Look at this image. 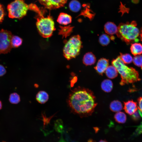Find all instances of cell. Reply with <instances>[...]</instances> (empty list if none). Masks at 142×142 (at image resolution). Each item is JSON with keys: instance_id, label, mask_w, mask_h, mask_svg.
Masks as SVG:
<instances>
[{"instance_id": "1", "label": "cell", "mask_w": 142, "mask_h": 142, "mask_svg": "<svg viewBox=\"0 0 142 142\" xmlns=\"http://www.w3.org/2000/svg\"><path fill=\"white\" fill-rule=\"evenodd\" d=\"M67 101L72 111L82 117L91 115L97 104L93 92L80 87L70 93Z\"/></svg>"}, {"instance_id": "2", "label": "cell", "mask_w": 142, "mask_h": 142, "mask_svg": "<svg viewBox=\"0 0 142 142\" xmlns=\"http://www.w3.org/2000/svg\"><path fill=\"white\" fill-rule=\"evenodd\" d=\"M111 63L120 75L121 80L120 84L121 85L133 83L140 80L138 72L133 68L126 66L119 56L113 59Z\"/></svg>"}, {"instance_id": "3", "label": "cell", "mask_w": 142, "mask_h": 142, "mask_svg": "<svg viewBox=\"0 0 142 142\" xmlns=\"http://www.w3.org/2000/svg\"><path fill=\"white\" fill-rule=\"evenodd\" d=\"M116 34L118 37L129 44L139 41L138 38L139 35L140 31L137 27L136 22L133 21L131 23L120 24Z\"/></svg>"}, {"instance_id": "4", "label": "cell", "mask_w": 142, "mask_h": 142, "mask_svg": "<svg viewBox=\"0 0 142 142\" xmlns=\"http://www.w3.org/2000/svg\"><path fill=\"white\" fill-rule=\"evenodd\" d=\"M82 46L80 36L78 35L72 36L64 47V56L68 60L75 58L79 54Z\"/></svg>"}, {"instance_id": "5", "label": "cell", "mask_w": 142, "mask_h": 142, "mask_svg": "<svg viewBox=\"0 0 142 142\" xmlns=\"http://www.w3.org/2000/svg\"><path fill=\"white\" fill-rule=\"evenodd\" d=\"M36 25L39 33L44 38L51 37L55 29L54 21L50 16L44 17L40 15L37 18Z\"/></svg>"}, {"instance_id": "6", "label": "cell", "mask_w": 142, "mask_h": 142, "mask_svg": "<svg viewBox=\"0 0 142 142\" xmlns=\"http://www.w3.org/2000/svg\"><path fill=\"white\" fill-rule=\"evenodd\" d=\"M7 9L9 17L20 19L30 9V4H27L24 0H15L8 5Z\"/></svg>"}, {"instance_id": "7", "label": "cell", "mask_w": 142, "mask_h": 142, "mask_svg": "<svg viewBox=\"0 0 142 142\" xmlns=\"http://www.w3.org/2000/svg\"><path fill=\"white\" fill-rule=\"evenodd\" d=\"M11 32L2 29L0 31V54L9 52L12 47L11 39L12 36Z\"/></svg>"}, {"instance_id": "8", "label": "cell", "mask_w": 142, "mask_h": 142, "mask_svg": "<svg viewBox=\"0 0 142 142\" xmlns=\"http://www.w3.org/2000/svg\"><path fill=\"white\" fill-rule=\"evenodd\" d=\"M45 8L51 10L63 7L67 0H38Z\"/></svg>"}, {"instance_id": "9", "label": "cell", "mask_w": 142, "mask_h": 142, "mask_svg": "<svg viewBox=\"0 0 142 142\" xmlns=\"http://www.w3.org/2000/svg\"><path fill=\"white\" fill-rule=\"evenodd\" d=\"M108 65V60L104 58H101L98 60L94 68L99 74L102 75L105 72Z\"/></svg>"}, {"instance_id": "10", "label": "cell", "mask_w": 142, "mask_h": 142, "mask_svg": "<svg viewBox=\"0 0 142 142\" xmlns=\"http://www.w3.org/2000/svg\"><path fill=\"white\" fill-rule=\"evenodd\" d=\"M124 109L125 112L129 115H132L137 110V103L132 100L124 102Z\"/></svg>"}, {"instance_id": "11", "label": "cell", "mask_w": 142, "mask_h": 142, "mask_svg": "<svg viewBox=\"0 0 142 142\" xmlns=\"http://www.w3.org/2000/svg\"><path fill=\"white\" fill-rule=\"evenodd\" d=\"M104 30L106 33L110 35H113L117 33L118 27L114 23L108 22L104 25Z\"/></svg>"}, {"instance_id": "12", "label": "cell", "mask_w": 142, "mask_h": 142, "mask_svg": "<svg viewBox=\"0 0 142 142\" xmlns=\"http://www.w3.org/2000/svg\"><path fill=\"white\" fill-rule=\"evenodd\" d=\"M57 21L61 24L67 25L71 23L72 17L70 16L67 14L61 13L59 14Z\"/></svg>"}, {"instance_id": "13", "label": "cell", "mask_w": 142, "mask_h": 142, "mask_svg": "<svg viewBox=\"0 0 142 142\" xmlns=\"http://www.w3.org/2000/svg\"><path fill=\"white\" fill-rule=\"evenodd\" d=\"M96 61L95 55L91 52L86 53L84 55L83 62L86 65H90L94 64Z\"/></svg>"}, {"instance_id": "14", "label": "cell", "mask_w": 142, "mask_h": 142, "mask_svg": "<svg viewBox=\"0 0 142 142\" xmlns=\"http://www.w3.org/2000/svg\"><path fill=\"white\" fill-rule=\"evenodd\" d=\"M36 99L39 103L44 104L48 101L49 99V95L45 92L40 91L36 94Z\"/></svg>"}, {"instance_id": "15", "label": "cell", "mask_w": 142, "mask_h": 142, "mask_svg": "<svg viewBox=\"0 0 142 142\" xmlns=\"http://www.w3.org/2000/svg\"><path fill=\"white\" fill-rule=\"evenodd\" d=\"M105 72L106 76L111 79L116 78L117 76L118 73L116 68L113 65L108 66Z\"/></svg>"}, {"instance_id": "16", "label": "cell", "mask_w": 142, "mask_h": 142, "mask_svg": "<svg viewBox=\"0 0 142 142\" xmlns=\"http://www.w3.org/2000/svg\"><path fill=\"white\" fill-rule=\"evenodd\" d=\"M113 83L111 80L108 79H106L102 82L101 88L106 93H109L113 88Z\"/></svg>"}, {"instance_id": "17", "label": "cell", "mask_w": 142, "mask_h": 142, "mask_svg": "<svg viewBox=\"0 0 142 142\" xmlns=\"http://www.w3.org/2000/svg\"><path fill=\"white\" fill-rule=\"evenodd\" d=\"M130 51L134 55H140L142 54V45L139 43H134L131 44Z\"/></svg>"}, {"instance_id": "18", "label": "cell", "mask_w": 142, "mask_h": 142, "mask_svg": "<svg viewBox=\"0 0 142 142\" xmlns=\"http://www.w3.org/2000/svg\"><path fill=\"white\" fill-rule=\"evenodd\" d=\"M123 106L121 103L118 100L112 101L110 105V110L114 112L120 111L123 109Z\"/></svg>"}, {"instance_id": "19", "label": "cell", "mask_w": 142, "mask_h": 142, "mask_svg": "<svg viewBox=\"0 0 142 142\" xmlns=\"http://www.w3.org/2000/svg\"><path fill=\"white\" fill-rule=\"evenodd\" d=\"M69 7L70 10L75 12L79 11L81 8L80 3L77 0L71 1L69 4Z\"/></svg>"}, {"instance_id": "20", "label": "cell", "mask_w": 142, "mask_h": 142, "mask_svg": "<svg viewBox=\"0 0 142 142\" xmlns=\"http://www.w3.org/2000/svg\"><path fill=\"white\" fill-rule=\"evenodd\" d=\"M114 118L117 122L123 124L125 122L126 120V116L124 113L119 111L115 114Z\"/></svg>"}, {"instance_id": "21", "label": "cell", "mask_w": 142, "mask_h": 142, "mask_svg": "<svg viewBox=\"0 0 142 142\" xmlns=\"http://www.w3.org/2000/svg\"><path fill=\"white\" fill-rule=\"evenodd\" d=\"M22 39L19 37L16 36H12L11 39V44L12 48H17L22 44Z\"/></svg>"}, {"instance_id": "22", "label": "cell", "mask_w": 142, "mask_h": 142, "mask_svg": "<svg viewBox=\"0 0 142 142\" xmlns=\"http://www.w3.org/2000/svg\"><path fill=\"white\" fill-rule=\"evenodd\" d=\"M59 34L62 36L63 37L66 38L70 35L73 30V27L68 26L66 27H61Z\"/></svg>"}, {"instance_id": "23", "label": "cell", "mask_w": 142, "mask_h": 142, "mask_svg": "<svg viewBox=\"0 0 142 142\" xmlns=\"http://www.w3.org/2000/svg\"><path fill=\"white\" fill-rule=\"evenodd\" d=\"M111 37L106 34H103L99 37V42L103 46L107 45L109 43L110 39H111Z\"/></svg>"}, {"instance_id": "24", "label": "cell", "mask_w": 142, "mask_h": 142, "mask_svg": "<svg viewBox=\"0 0 142 142\" xmlns=\"http://www.w3.org/2000/svg\"><path fill=\"white\" fill-rule=\"evenodd\" d=\"M119 56L123 62L125 64H128L131 63L133 60V58L129 54H123L120 53Z\"/></svg>"}, {"instance_id": "25", "label": "cell", "mask_w": 142, "mask_h": 142, "mask_svg": "<svg viewBox=\"0 0 142 142\" xmlns=\"http://www.w3.org/2000/svg\"><path fill=\"white\" fill-rule=\"evenodd\" d=\"M9 100L10 102L13 104H17L20 101L19 95L17 93H14L11 94L10 95Z\"/></svg>"}, {"instance_id": "26", "label": "cell", "mask_w": 142, "mask_h": 142, "mask_svg": "<svg viewBox=\"0 0 142 142\" xmlns=\"http://www.w3.org/2000/svg\"><path fill=\"white\" fill-rule=\"evenodd\" d=\"M133 61L135 65L141 67L142 66V55L140 54L135 56L133 58Z\"/></svg>"}, {"instance_id": "27", "label": "cell", "mask_w": 142, "mask_h": 142, "mask_svg": "<svg viewBox=\"0 0 142 142\" xmlns=\"http://www.w3.org/2000/svg\"><path fill=\"white\" fill-rule=\"evenodd\" d=\"M4 16V12L3 7L0 4V23L3 20Z\"/></svg>"}, {"instance_id": "28", "label": "cell", "mask_w": 142, "mask_h": 142, "mask_svg": "<svg viewBox=\"0 0 142 142\" xmlns=\"http://www.w3.org/2000/svg\"><path fill=\"white\" fill-rule=\"evenodd\" d=\"M140 115L138 111H136L132 115V118L133 120L137 121L140 118Z\"/></svg>"}, {"instance_id": "29", "label": "cell", "mask_w": 142, "mask_h": 142, "mask_svg": "<svg viewBox=\"0 0 142 142\" xmlns=\"http://www.w3.org/2000/svg\"><path fill=\"white\" fill-rule=\"evenodd\" d=\"M6 70L4 67L0 64V77L3 76L6 73Z\"/></svg>"}, {"instance_id": "30", "label": "cell", "mask_w": 142, "mask_h": 142, "mask_svg": "<svg viewBox=\"0 0 142 142\" xmlns=\"http://www.w3.org/2000/svg\"><path fill=\"white\" fill-rule=\"evenodd\" d=\"M139 110L142 113V97L139 98L138 99Z\"/></svg>"}, {"instance_id": "31", "label": "cell", "mask_w": 142, "mask_h": 142, "mask_svg": "<svg viewBox=\"0 0 142 142\" xmlns=\"http://www.w3.org/2000/svg\"><path fill=\"white\" fill-rule=\"evenodd\" d=\"M136 132L138 134L142 133V124L138 126L136 130Z\"/></svg>"}, {"instance_id": "32", "label": "cell", "mask_w": 142, "mask_h": 142, "mask_svg": "<svg viewBox=\"0 0 142 142\" xmlns=\"http://www.w3.org/2000/svg\"><path fill=\"white\" fill-rule=\"evenodd\" d=\"M139 35H140L141 40L142 41V28H141L140 31Z\"/></svg>"}, {"instance_id": "33", "label": "cell", "mask_w": 142, "mask_h": 142, "mask_svg": "<svg viewBox=\"0 0 142 142\" xmlns=\"http://www.w3.org/2000/svg\"><path fill=\"white\" fill-rule=\"evenodd\" d=\"M99 142H108L105 140H101Z\"/></svg>"}, {"instance_id": "34", "label": "cell", "mask_w": 142, "mask_h": 142, "mask_svg": "<svg viewBox=\"0 0 142 142\" xmlns=\"http://www.w3.org/2000/svg\"><path fill=\"white\" fill-rule=\"evenodd\" d=\"M2 104L1 101L0 100V110L2 108Z\"/></svg>"}, {"instance_id": "35", "label": "cell", "mask_w": 142, "mask_h": 142, "mask_svg": "<svg viewBox=\"0 0 142 142\" xmlns=\"http://www.w3.org/2000/svg\"><path fill=\"white\" fill-rule=\"evenodd\" d=\"M141 67V69H142V66Z\"/></svg>"}]
</instances>
